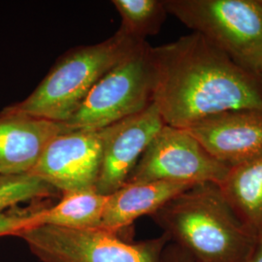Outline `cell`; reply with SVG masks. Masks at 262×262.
<instances>
[{"label": "cell", "instance_id": "obj_1", "mask_svg": "<svg viewBox=\"0 0 262 262\" xmlns=\"http://www.w3.org/2000/svg\"><path fill=\"white\" fill-rule=\"evenodd\" d=\"M152 103L165 124L187 129L220 113L262 110V76L192 32L151 47Z\"/></svg>", "mask_w": 262, "mask_h": 262}, {"label": "cell", "instance_id": "obj_2", "mask_svg": "<svg viewBox=\"0 0 262 262\" xmlns=\"http://www.w3.org/2000/svg\"><path fill=\"white\" fill-rule=\"evenodd\" d=\"M169 243L196 262H249L258 237L241 223L219 186L196 185L150 215Z\"/></svg>", "mask_w": 262, "mask_h": 262}, {"label": "cell", "instance_id": "obj_3", "mask_svg": "<svg viewBox=\"0 0 262 262\" xmlns=\"http://www.w3.org/2000/svg\"><path fill=\"white\" fill-rule=\"evenodd\" d=\"M139 41L119 29L103 42L66 52L20 102L9 106L18 112L66 122L102 76Z\"/></svg>", "mask_w": 262, "mask_h": 262}, {"label": "cell", "instance_id": "obj_4", "mask_svg": "<svg viewBox=\"0 0 262 262\" xmlns=\"http://www.w3.org/2000/svg\"><path fill=\"white\" fill-rule=\"evenodd\" d=\"M164 4L167 13L192 32L204 36L244 68L261 75L258 0H164Z\"/></svg>", "mask_w": 262, "mask_h": 262}, {"label": "cell", "instance_id": "obj_5", "mask_svg": "<svg viewBox=\"0 0 262 262\" xmlns=\"http://www.w3.org/2000/svg\"><path fill=\"white\" fill-rule=\"evenodd\" d=\"M150 47L139 41L94 84L73 115L63 122L70 130H100L144 111L152 103Z\"/></svg>", "mask_w": 262, "mask_h": 262}, {"label": "cell", "instance_id": "obj_6", "mask_svg": "<svg viewBox=\"0 0 262 262\" xmlns=\"http://www.w3.org/2000/svg\"><path fill=\"white\" fill-rule=\"evenodd\" d=\"M21 238L42 262H164L169 244L165 234L130 242L100 228L74 229L38 226L19 231Z\"/></svg>", "mask_w": 262, "mask_h": 262}, {"label": "cell", "instance_id": "obj_7", "mask_svg": "<svg viewBox=\"0 0 262 262\" xmlns=\"http://www.w3.org/2000/svg\"><path fill=\"white\" fill-rule=\"evenodd\" d=\"M229 167L213 158L184 128L164 124L150 141L125 184L170 181L220 186Z\"/></svg>", "mask_w": 262, "mask_h": 262}, {"label": "cell", "instance_id": "obj_8", "mask_svg": "<svg viewBox=\"0 0 262 262\" xmlns=\"http://www.w3.org/2000/svg\"><path fill=\"white\" fill-rule=\"evenodd\" d=\"M102 158L100 130H69L50 142L29 172L62 193L94 188Z\"/></svg>", "mask_w": 262, "mask_h": 262}, {"label": "cell", "instance_id": "obj_9", "mask_svg": "<svg viewBox=\"0 0 262 262\" xmlns=\"http://www.w3.org/2000/svg\"><path fill=\"white\" fill-rule=\"evenodd\" d=\"M165 123L154 103L100 129L102 158L95 190L110 195L122 187L143 152Z\"/></svg>", "mask_w": 262, "mask_h": 262}, {"label": "cell", "instance_id": "obj_10", "mask_svg": "<svg viewBox=\"0 0 262 262\" xmlns=\"http://www.w3.org/2000/svg\"><path fill=\"white\" fill-rule=\"evenodd\" d=\"M205 150L228 167L262 156V110H230L187 128Z\"/></svg>", "mask_w": 262, "mask_h": 262}, {"label": "cell", "instance_id": "obj_11", "mask_svg": "<svg viewBox=\"0 0 262 262\" xmlns=\"http://www.w3.org/2000/svg\"><path fill=\"white\" fill-rule=\"evenodd\" d=\"M69 130L63 122L6 107L0 112V175L30 172L50 142Z\"/></svg>", "mask_w": 262, "mask_h": 262}, {"label": "cell", "instance_id": "obj_12", "mask_svg": "<svg viewBox=\"0 0 262 262\" xmlns=\"http://www.w3.org/2000/svg\"><path fill=\"white\" fill-rule=\"evenodd\" d=\"M108 195L95 188L64 192L60 201L49 208L18 209L10 212V235L38 226L94 229L101 225Z\"/></svg>", "mask_w": 262, "mask_h": 262}, {"label": "cell", "instance_id": "obj_13", "mask_svg": "<svg viewBox=\"0 0 262 262\" xmlns=\"http://www.w3.org/2000/svg\"><path fill=\"white\" fill-rule=\"evenodd\" d=\"M193 185L159 181L150 183L124 184L108 195L100 229L122 233L143 215H151L169 200Z\"/></svg>", "mask_w": 262, "mask_h": 262}, {"label": "cell", "instance_id": "obj_14", "mask_svg": "<svg viewBox=\"0 0 262 262\" xmlns=\"http://www.w3.org/2000/svg\"><path fill=\"white\" fill-rule=\"evenodd\" d=\"M219 187L241 223L262 236V156L229 167Z\"/></svg>", "mask_w": 262, "mask_h": 262}, {"label": "cell", "instance_id": "obj_15", "mask_svg": "<svg viewBox=\"0 0 262 262\" xmlns=\"http://www.w3.org/2000/svg\"><path fill=\"white\" fill-rule=\"evenodd\" d=\"M113 4L122 19L119 29L137 40L158 34L168 14L164 0H114Z\"/></svg>", "mask_w": 262, "mask_h": 262}, {"label": "cell", "instance_id": "obj_16", "mask_svg": "<svg viewBox=\"0 0 262 262\" xmlns=\"http://www.w3.org/2000/svg\"><path fill=\"white\" fill-rule=\"evenodd\" d=\"M56 189L31 173L0 175V213L29 200L52 196Z\"/></svg>", "mask_w": 262, "mask_h": 262}, {"label": "cell", "instance_id": "obj_17", "mask_svg": "<svg viewBox=\"0 0 262 262\" xmlns=\"http://www.w3.org/2000/svg\"><path fill=\"white\" fill-rule=\"evenodd\" d=\"M164 262H196L178 246L169 243L164 250Z\"/></svg>", "mask_w": 262, "mask_h": 262}, {"label": "cell", "instance_id": "obj_18", "mask_svg": "<svg viewBox=\"0 0 262 262\" xmlns=\"http://www.w3.org/2000/svg\"><path fill=\"white\" fill-rule=\"evenodd\" d=\"M249 262H262V236L258 237L255 251Z\"/></svg>", "mask_w": 262, "mask_h": 262}, {"label": "cell", "instance_id": "obj_19", "mask_svg": "<svg viewBox=\"0 0 262 262\" xmlns=\"http://www.w3.org/2000/svg\"><path fill=\"white\" fill-rule=\"evenodd\" d=\"M258 1H259V3H260V5H261L262 7V0H258Z\"/></svg>", "mask_w": 262, "mask_h": 262}, {"label": "cell", "instance_id": "obj_20", "mask_svg": "<svg viewBox=\"0 0 262 262\" xmlns=\"http://www.w3.org/2000/svg\"><path fill=\"white\" fill-rule=\"evenodd\" d=\"M260 74L262 75V67H261V71H260Z\"/></svg>", "mask_w": 262, "mask_h": 262}]
</instances>
